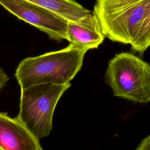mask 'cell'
Returning <instances> with one entry per match:
<instances>
[{
  "label": "cell",
  "instance_id": "1",
  "mask_svg": "<svg viewBox=\"0 0 150 150\" xmlns=\"http://www.w3.org/2000/svg\"><path fill=\"white\" fill-rule=\"evenodd\" d=\"M149 11V0H96L93 12L105 37L143 54Z\"/></svg>",
  "mask_w": 150,
  "mask_h": 150
},
{
  "label": "cell",
  "instance_id": "4",
  "mask_svg": "<svg viewBox=\"0 0 150 150\" xmlns=\"http://www.w3.org/2000/svg\"><path fill=\"white\" fill-rule=\"evenodd\" d=\"M70 86V83L65 84L46 83L21 90L17 118L38 139L50 134L56 106Z\"/></svg>",
  "mask_w": 150,
  "mask_h": 150
},
{
  "label": "cell",
  "instance_id": "3",
  "mask_svg": "<svg viewBox=\"0 0 150 150\" xmlns=\"http://www.w3.org/2000/svg\"><path fill=\"white\" fill-rule=\"evenodd\" d=\"M104 78L114 96L139 103L150 101V64L134 54H116L108 62Z\"/></svg>",
  "mask_w": 150,
  "mask_h": 150
},
{
  "label": "cell",
  "instance_id": "2",
  "mask_svg": "<svg viewBox=\"0 0 150 150\" xmlns=\"http://www.w3.org/2000/svg\"><path fill=\"white\" fill-rule=\"evenodd\" d=\"M86 53L69 44L59 50L25 58L15 73L21 90L37 84L70 83L80 70Z\"/></svg>",
  "mask_w": 150,
  "mask_h": 150
},
{
  "label": "cell",
  "instance_id": "10",
  "mask_svg": "<svg viewBox=\"0 0 150 150\" xmlns=\"http://www.w3.org/2000/svg\"><path fill=\"white\" fill-rule=\"evenodd\" d=\"M135 150H150V135L142 139Z\"/></svg>",
  "mask_w": 150,
  "mask_h": 150
},
{
  "label": "cell",
  "instance_id": "9",
  "mask_svg": "<svg viewBox=\"0 0 150 150\" xmlns=\"http://www.w3.org/2000/svg\"><path fill=\"white\" fill-rule=\"evenodd\" d=\"M149 4H150V0H149ZM150 46V11H149V15L148 21V24L146 28L144 39V49L145 50L147 49L148 47Z\"/></svg>",
  "mask_w": 150,
  "mask_h": 150
},
{
  "label": "cell",
  "instance_id": "8",
  "mask_svg": "<svg viewBox=\"0 0 150 150\" xmlns=\"http://www.w3.org/2000/svg\"><path fill=\"white\" fill-rule=\"evenodd\" d=\"M50 10L67 21H77L90 12L75 0H25Z\"/></svg>",
  "mask_w": 150,
  "mask_h": 150
},
{
  "label": "cell",
  "instance_id": "7",
  "mask_svg": "<svg viewBox=\"0 0 150 150\" xmlns=\"http://www.w3.org/2000/svg\"><path fill=\"white\" fill-rule=\"evenodd\" d=\"M104 38L100 22L93 12L77 21H68L66 40L74 47L87 52L97 49Z\"/></svg>",
  "mask_w": 150,
  "mask_h": 150
},
{
  "label": "cell",
  "instance_id": "5",
  "mask_svg": "<svg viewBox=\"0 0 150 150\" xmlns=\"http://www.w3.org/2000/svg\"><path fill=\"white\" fill-rule=\"evenodd\" d=\"M0 5L19 19L46 33L50 39L66 40L68 21L55 12L25 0H0Z\"/></svg>",
  "mask_w": 150,
  "mask_h": 150
},
{
  "label": "cell",
  "instance_id": "6",
  "mask_svg": "<svg viewBox=\"0 0 150 150\" xmlns=\"http://www.w3.org/2000/svg\"><path fill=\"white\" fill-rule=\"evenodd\" d=\"M0 150H43L34 135L17 118L0 112Z\"/></svg>",
  "mask_w": 150,
  "mask_h": 150
},
{
  "label": "cell",
  "instance_id": "11",
  "mask_svg": "<svg viewBox=\"0 0 150 150\" xmlns=\"http://www.w3.org/2000/svg\"><path fill=\"white\" fill-rule=\"evenodd\" d=\"M9 76L4 71V70L0 67V89L5 86L9 80Z\"/></svg>",
  "mask_w": 150,
  "mask_h": 150
}]
</instances>
